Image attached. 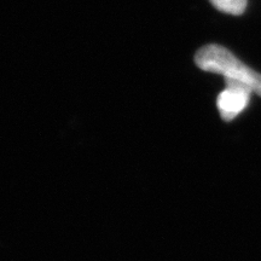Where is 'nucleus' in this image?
<instances>
[{
	"label": "nucleus",
	"mask_w": 261,
	"mask_h": 261,
	"mask_svg": "<svg viewBox=\"0 0 261 261\" xmlns=\"http://www.w3.org/2000/svg\"><path fill=\"white\" fill-rule=\"evenodd\" d=\"M195 62L200 69L223 75L225 81L243 85L261 97V74L241 62L227 48L215 44L207 45L197 51Z\"/></svg>",
	"instance_id": "obj_1"
},
{
	"label": "nucleus",
	"mask_w": 261,
	"mask_h": 261,
	"mask_svg": "<svg viewBox=\"0 0 261 261\" xmlns=\"http://www.w3.org/2000/svg\"><path fill=\"white\" fill-rule=\"evenodd\" d=\"M225 84L226 87L218 96L217 107L224 121H232L248 107L253 92L243 85L233 81H225Z\"/></svg>",
	"instance_id": "obj_2"
},
{
	"label": "nucleus",
	"mask_w": 261,
	"mask_h": 261,
	"mask_svg": "<svg viewBox=\"0 0 261 261\" xmlns=\"http://www.w3.org/2000/svg\"><path fill=\"white\" fill-rule=\"evenodd\" d=\"M219 11L228 15H241L247 8L248 0H210Z\"/></svg>",
	"instance_id": "obj_3"
}]
</instances>
